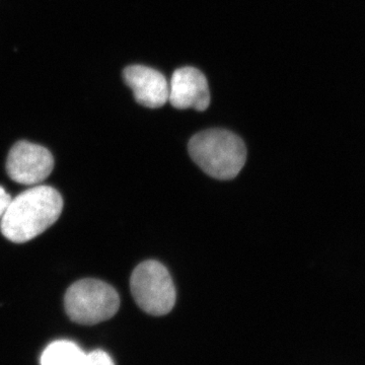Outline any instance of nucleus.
<instances>
[{
	"mask_svg": "<svg viewBox=\"0 0 365 365\" xmlns=\"http://www.w3.org/2000/svg\"><path fill=\"white\" fill-rule=\"evenodd\" d=\"M188 148L192 160L215 179H234L246 163L245 143L225 129H209L196 134L189 141Z\"/></svg>",
	"mask_w": 365,
	"mask_h": 365,
	"instance_id": "f03ea898",
	"label": "nucleus"
},
{
	"mask_svg": "<svg viewBox=\"0 0 365 365\" xmlns=\"http://www.w3.org/2000/svg\"><path fill=\"white\" fill-rule=\"evenodd\" d=\"M132 295L145 313L169 314L176 304V288L168 269L160 262L145 261L137 266L130 280Z\"/></svg>",
	"mask_w": 365,
	"mask_h": 365,
	"instance_id": "20e7f679",
	"label": "nucleus"
},
{
	"mask_svg": "<svg viewBox=\"0 0 365 365\" xmlns=\"http://www.w3.org/2000/svg\"><path fill=\"white\" fill-rule=\"evenodd\" d=\"M63 208L59 192L52 187L36 186L11 198L0 220L2 235L11 242H26L44 232L58 220Z\"/></svg>",
	"mask_w": 365,
	"mask_h": 365,
	"instance_id": "f257e3e1",
	"label": "nucleus"
},
{
	"mask_svg": "<svg viewBox=\"0 0 365 365\" xmlns=\"http://www.w3.org/2000/svg\"><path fill=\"white\" fill-rule=\"evenodd\" d=\"M41 365H115L102 350L85 352L71 341L58 340L48 345L41 355Z\"/></svg>",
	"mask_w": 365,
	"mask_h": 365,
	"instance_id": "6e6552de",
	"label": "nucleus"
},
{
	"mask_svg": "<svg viewBox=\"0 0 365 365\" xmlns=\"http://www.w3.org/2000/svg\"><path fill=\"white\" fill-rule=\"evenodd\" d=\"M54 158L47 148L38 144L20 141L9 151L6 172L14 182L21 185L39 184L50 176Z\"/></svg>",
	"mask_w": 365,
	"mask_h": 365,
	"instance_id": "39448f33",
	"label": "nucleus"
},
{
	"mask_svg": "<svg viewBox=\"0 0 365 365\" xmlns=\"http://www.w3.org/2000/svg\"><path fill=\"white\" fill-rule=\"evenodd\" d=\"M11 197L9 193L0 186V220L4 217L9 203H11Z\"/></svg>",
	"mask_w": 365,
	"mask_h": 365,
	"instance_id": "1a4fd4ad",
	"label": "nucleus"
},
{
	"mask_svg": "<svg viewBox=\"0 0 365 365\" xmlns=\"http://www.w3.org/2000/svg\"><path fill=\"white\" fill-rule=\"evenodd\" d=\"M123 78L138 104L157 109L169 101V83L160 71L148 66H131L125 68Z\"/></svg>",
	"mask_w": 365,
	"mask_h": 365,
	"instance_id": "0eeeda50",
	"label": "nucleus"
},
{
	"mask_svg": "<svg viewBox=\"0 0 365 365\" xmlns=\"http://www.w3.org/2000/svg\"><path fill=\"white\" fill-rule=\"evenodd\" d=\"M169 102L176 109L205 111L210 104V91L202 72L194 67L177 69L169 83Z\"/></svg>",
	"mask_w": 365,
	"mask_h": 365,
	"instance_id": "423d86ee",
	"label": "nucleus"
},
{
	"mask_svg": "<svg viewBox=\"0 0 365 365\" xmlns=\"http://www.w3.org/2000/svg\"><path fill=\"white\" fill-rule=\"evenodd\" d=\"M64 304L74 323L96 325L116 314L120 297L116 290L104 281L83 279L67 289Z\"/></svg>",
	"mask_w": 365,
	"mask_h": 365,
	"instance_id": "7ed1b4c3",
	"label": "nucleus"
}]
</instances>
